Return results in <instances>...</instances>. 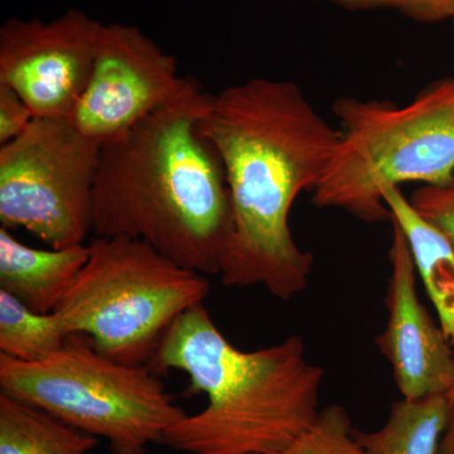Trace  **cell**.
<instances>
[{
  "instance_id": "obj_1",
  "label": "cell",
  "mask_w": 454,
  "mask_h": 454,
  "mask_svg": "<svg viewBox=\"0 0 454 454\" xmlns=\"http://www.w3.org/2000/svg\"><path fill=\"white\" fill-rule=\"evenodd\" d=\"M200 131L219 154L231 201L221 283L292 300L306 291L313 269L312 254L293 238V203L321 181L340 130L297 83L254 77L212 95Z\"/></svg>"
},
{
  "instance_id": "obj_2",
  "label": "cell",
  "mask_w": 454,
  "mask_h": 454,
  "mask_svg": "<svg viewBox=\"0 0 454 454\" xmlns=\"http://www.w3.org/2000/svg\"><path fill=\"white\" fill-rule=\"evenodd\" d=\"M211 98L195 80L101 145L92 226L98 238L137 239L182 267L220 274L232 211L219 154L200 131Z\"/></svg>"
},
{
  "instance_id": "obj_3",
  "label": "cell",
  "mask_w": 454,
  "mask_h": 454,
  "mask_svg": "<svg viewBox=\"0 0 454 454\" xmlns=\"http://www.w3.org/2000/svg\"><path fill=\"white\" fill-rule=\"evenodd\" d=\"M190 376L188 393L207 404L164 433L162 442L190 454H271L315 424L325 372L309 363L300 334L270 348L241 351L212 321L203 303L169 328L148 365Z\"/></svg>"
},
{
  "instance_id": "obj_4",
  "label": "cell",
  "mask_w": 454,
  "mask_h": 454,
  "mask_svg": "<svg viewBox=\"0 0 454 454\" xmlns=\"http://www.w3.org/2000/svg\"><path fill=\"white\" fill-rule=\"evenodd\" d=\"M340 138L312 191L317 207L366 223L390 221L384 187L446 184L454 173V79L438 80L406 106L340 98L333 106Z\"/></svg>"
},
{
  "instance_id": "obj_5",
  "label": "cell",
  "mask_w": 454,
  "mask_h": 454,
  "mask_svg": "<svg viewBox=\"0 0 454 454\" xmlns=\"http://www.w3.org/2000/svg\"><path fill=\"white\" fill-rule=\"evenodd\" d=\"M57 317L100 354L133 366L153 360L173 324L211 292L206 276L137 239L95 238Z\"/></svg>"
},
{
  "instance_id": "obj_6",
  "label": "cell",
  "mask_w": 454,
  "mask_h": 454,
  "mask_svg": "<svg viewBox=\"0 0 454 454\" xmlns=\"http://www.w3.org/2000/svg\"><path fill=\"white\" fill-rule=\"evenodd\" d=\"M0 394L109 442L113 454H145L186 417L148 365L118 363L82 334L57 354L23 363L0 354Z\"/></svg>"
},
{
  "instance_id": "obj_7",
  "label": "cell",
  "mask_w": 454,
  "mask_h": 454,
  "mask_svg": "<svg viewBox=\"0 0 454 454\" xmlns=\"http://www.w3.org/2000/svg\"><path fill=\"white\" fill-rule=\"evenodd\" d=\"M101 145L67 118H35L0 146V225L53 249L85 244L94 226Z\"/></svg>"
},
{
  "instance_id": "obj_8",
  "label": "cell",
  "mask_w": 454,
  "mask_h": 454,
  "mask_svg": "<svg viewBox=\"0 0 454 454\" xmlns=\"http://www.w3.org/2000/svg\"><path fill=\"white\" fill-rule=\"evenodd\" d=\"M195 80L181 76L177 59L138 27L103 25L89 82L67 119L103 145L184 94Z\"/></svg>"
},
{
  "instance_id": "obj_9",
  "label": "cell",
  "mask_w": 454,
  "mask_h": 454,
  "mask_svg": "<svg viewBox=\"0 0 454 454\" xmlns=\"http://www.w3.org/2000/svg\"><path fill=\"white\" fill-rule=\"evenodd\" d=\"M101 27L77 8L49 22L11 18L0 27V83L35 118H67L89 82Z\"/></svg>"
},
{
  "instance_id": "obj_10",
  "label": "cell",
  "mask_w": 454,
  "mask_h": 454,
  "mask_svg": "<svg viewBox=\"0 0 454 454\" xmlns=\"http://www.w3.org/2000/svg\"><path fill=\"white\" fill-rule=\"evenodd\" d=\"M391 225L387 321L376 345L390 364L403 397L447 395L454 382V348L418 298L413 256L399 227Z\"/></svg>"
},
{
  "instance_id": "obj_11",
  "label": "cell",
  "mask_w": 454,
  "mask_h": 454,
  "mask_svg": "<svg viewBox=\"0 0 454 454\" xmlns=\"http://www.w3.org/2000/svg\"><path fill=\"white\" fill-rule=\"evenodd\" d=\"M88 259L89 245L35 249L0 227V291L13 295L35 312H55Z\"/></svg>"
},
{
  "instance_id": "obj_12",
  "label": "cell",
  "mask_w": 454,
  "mask_h": 454,
  "mask_svg": "<svg viewBox=\"0 0 454 454\" xmlns=\"http://www.w3.org/2000/svg\"><path fill=\"white\" fill-rule=\"evenodd\" d=\"M382 200L405 236L415 269L422 278L439 325L454 345V247L438 227L424 219L400 187H384Z\"/></svg>"
},
{
  "instance_id": "obj_13",
  "label": "cell",
  "mask_w": 454,
  "mask_h": 454,
  "mask_svg": "<svg viewBox=\"0 0 454 454\" xmlns=\"http://www.w3.org/2000/svg\"><path fill=\"white\" fill-rule=\"evenodd\" d=\"M447 420L446 394L420 399L402 397L391 405L380 429H355V437L367 454H439Z\"/></svg>"
},
{
  "instance_id": "obj_14",
  "label": "cell",
  "mask_w": 454,
  "mask_h": 454,
  "mask_svg": "<svg viewBox=\"0 0 454 454\" xmlns=\"http://www.w3.org/2000/svg\"><path fill=\"white\" fill-rule=\"evenodd\" d=\"M98 438L0 394V454H88Z\"/></svg>"
},
{
  "instance_id": "obj_15",
  "label": "cell",
  "mask_w": 454,
  "mask_h": 454,
  "mask_svg": "<svg viewBox=\"0 0 454 454\" xmlns=\"http://www.w3.org/2000/svg\"><path fill=\"white\" fill-rule=\"evenodd\" d=\"M68 334L56 313H37L0 291V354L38 363L64 348Z\"/></svg>"
},
{
  "instance_id": "obj_16",
  "label": "cell",
  "mask_w": 454,
  "mask_h": 454,
  "mask_svg": "<svg viewBox=\"0 0 454 454\" xmlns=\"http://www.w3.org/2000/svg\"><path fill=\"white\" fill-rule=\"evenodd\" d=\"M271 454H367L355 437L351 418L342 405L325 406L306 433Z\"/></svg>"
},
{
  "instance_id": "obj_17",
  "label": "cell",
  "mask_w": 454,
  "mask_h": 454,
  "mask_svg": "<svg viewBox=\"0 0 454 454\" xmlns=\"http://www.w3.org/2000/svg\"><path fill=\"white\" fill-rule=\"evenodd\" d=\"M348 11L394 9L423 23L454 20V0H324Z\"/></svg>"
},
{
  "instance_id": "obj_18",
  "label": "cell",
  "mask_w": 454,
  "mask_h": 454,
  "mask_svg": "<svg viewBox=\"0 0 454 454\" xmlns=\"http://www.w3.org/2000/svg\"><path fill=\"white\" fill-rule=\"evenodd\" d=\"M409 200L415 210L438 227L454 247V173L446 184L418 188Z\"/></svg>"
},
{
  "instance_id": "obj_19",
  "label": "cell",
  "mask_w": 454,
  "mask_h": 454,
  "mask_svg": "<svg viewBox=\"0 0 454 454\" xmlns=\"http://www.w3.org/2000/svg\"><path fill=\"white\" fill-rule=\"evenodd\" d=\"M35 118L31 107L14 90L0 83V145L20 137Z\"/></svg>"
},
{
  "instance_id": "obj_20",
  "label": "cell",
  "mask_w": 454,
  "mask_h": 454,
  "mask_svg": "<svg viewBox=\"0 0 454 454\" xmlns=\"http://www.w3.org/2000/svg\"><path fill=\"white\" fill-rule=\"evenodd\" d=\"M454 348V345H453ZM448 400V420L446 432L442 439L441 453L454 454V382L447 394Z\"/></svg>"
},
{
  "instance_id": "obj_21",
  "label": "cell",
  "mask_w": 454,
  "mask_h": 454,
  "mask_svg": "<svg viewBox=\"0 0 454 454\" xmlns=\"http://www.w3.org/2000/svg\"><path fill=\"white\" fill-rule=\"evenodd\" d=\"M453 25H454V20H453Z\"/></svg>"
}]
</instances>
